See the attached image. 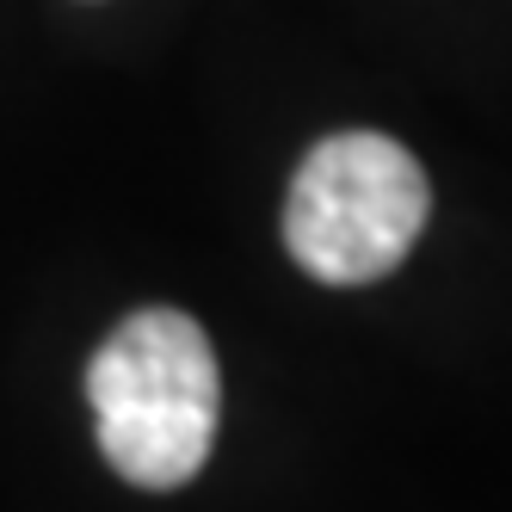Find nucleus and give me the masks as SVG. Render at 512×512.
I'll return each mask as SVG.
<instances>
[{
    "label": "nucleus",
    "mask_w": 512,
    "mask_h": 512,
    "mask_svg": "<svg viewBox=\"0 0 512 512\" xmlns=\"http://www.w3.org/2000/svg\"><path fill=\"white\" fill-rule=\"evenodd\" d=\"M99 451L130 488H186L216 445L223 377L210 334L179 309H136L87 364Z\"/></svg>",
    "instance_id": "obj_1"
},
{
    "label": "nucleus",
    "mask_w": 512,
    "mask_h": 512,
    "mask_svg": "<svg viewBox=\"0 0 512 512\" xmlns=\"http://www.w3.org/2000/svg\"><path fill=\"white\" fill-rule=\"evenodd\" d=\"M426 173L395 136L340 130L303 155L284 198V247L321 284H371L426 229Z\"/></svg>",
    "instance_id": "obj_2"
}]
</instances>
